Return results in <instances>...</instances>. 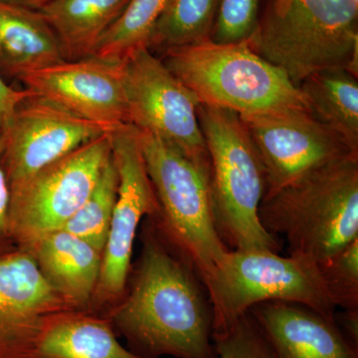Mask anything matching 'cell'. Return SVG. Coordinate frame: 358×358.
Masks as SVG:
<instances>
[{
	"mask_svg": "<svg viewBox=\"0 0 358 358\" xmlns=\"http://www.w3.org/2000/svg\"><path fill=\"white\" fill-rule=\"evenodd\" d=\"M114 131L32 95L21 103L4 131L2 160L9 187L20 185L85 143Z\"/></svg>",
	"mask_w": 358,
	"mask_h": 358,
	"instance_id": "7c38bea8",
	"label": "cell"
},
{
	"mask_svg": "<svg viewBox=\"0 0 358 358\" xmlns=\"http://www.w3.org/2000/svg\"><path fill=\"white\" fill-rule=\"evenodd\" d=\"M110 319L63 310L45 319L23 358H148L120 343Z\"/></svg>",
	"mask_w": 358,
	"mask_h": 358,
	"instance_id": "e0dca14e",
	"label": "cell"
},
{
	"mask_svg": "<svg viewBox=\"0 0 358 358\" xmlns=\"http://www.w3.org/2000/svg\"><path fill=\"white\" fill-rule=\"evenodd\" d=\"M275 358H358L334 320L299 303L266 301L250 310Z\"/></svg>",
	"mask_w": 358,
	"mask_h": 358,
	"instance_id": "9a60e30c",
	"label": "cell"
},
{
	"mask_svg": "<svg viewBox=\"0 0 358 358\" xmlns=\"http://www.w3.org/2000/svg\"><path fill=\"white\" fill-rule=\"evenodd\" d=\"M162 60L203 105L241 117L310 110L287 73L255 53L247 41L217 43L205 39L169 49Z\"/></svg>",
	"mask_w": 358,
	"mask_h": 358,
	"instance_id": "277c9868",
	"label": "cell"
},
{
	"mask_svg": "<svg viewBox=\"0 0 358 358\" xmlns=\"http://www.w3.org/2000/svg\"><path fill=\"white\" fill-rule=\"evenodd\" d=\"M169 0H129L99 42L93 57L122 64L148 42Z\"/></svg>",
	"mask_w": 358,
	"mask_h": 358,
	"instance_id": "7402d4cb",
	"label": "cell"
},
{
	"mask_svg": "<svg viewBox=\"0 0 358 358\" xmlns=\"http://www.w3.org/2000/svg\"><path fill=\"white\" fill-rule=\"evenodd\" d=\"M9 1L15 2V3L20 4V6L29 7V8L34 9V10H40L52 0H9Z\"/></svg>",
	"mask_w": 358,
	"mask_h": 358,
	"instance_id": "f546056e",
	"label": "cell"
},
{
	"mask_svg": "<svg viewBox=\"0 0 358 358\" xmlns=\"http://www.w3.org/2000/svg\"><path fill=\"white\" fill-rule=\"evenodd\" d=\"M63 310H71L30 252L0 255V358L24 357L45 319Z\"/></svg>",
	"mask_w": 358,
	"mask_h": 358,
	"instance_id": "5bb4252c",
	"label": "cell"
},
{
	"mask_svg": "<svg viewBox=\"0 0 358 358\" xmlns=\"http://www.w3.org/2000/svg\"><path fill=\"white\" fill-rule=\"evenodd\" d=\"M110 320L143 357L216 358L207 289L192 263L169 248L154 226L143 231L131 291Z\"/></svg>",
	"mask_w": 358,
	"mask_h": 358,
	"instance_id": "6da1fadb",
	"label": "cell"
},
{
	"mask_svg": "<svg viewBox=\"0 0 358 358\" xmlns=\"http://www.w3.org/2000/svg\"><path fill=\"white\" fill-rule=\"evenodd\" d=\"M33 95L27 89L9 86L0 74V129L6 131L21 103Z\"/></svg>",
	"mask_w": 358,
	"mask_h": 358,
	"instance_id": "83f0119b",
	"label": "cell"
},
{
	"mask_svg": "<svg viewBox=\"0 0 358 358\" xmlns=\"http://www.w3.org/2000/svg\"><path fill=\"white\" fill-rule=\"evenodd\" d=\"M128 122L203 166H210L197 117L199 99L147 47L122 62Z\"/></svg>",
	"mask_w": 358,
	"mask_h": 358,
	"instance_id": "9c48e42d",
	"label": "cell"
},
{
	"mask_svg": "<svg viewBox=\"0 0 358 358\" xmlns=\"http://www.w3.org/2000/svg\"><path fill=\"white\" fill-rule=\"evenodd\" d=\"M334 322L345 338L358 348V310H336Z\"/></svg>",
	"mask_w": 358,
	"mask_h": 358,
	"instance_id": "f1b7e54d",
	"label": "cell"
},
{
	"mask_svg": "<svg viewBox=\"0 0 358 358\" xmlns=\"http://www.w3.org/2000/svg\"><path fill=\"white\" fill-rule=\"evenodd\" d=\"M18 81L33 95L82 119L113 129L129 124L122 63L96 57L65 61L28 73Z\"/></svg>",
	"mask_w": 358,
	"mask_h": 358,
	"instance_id": "4fadbf2b",
	"label": "cell"
},
{
	"mask_svg": "<svg viewBox=\"0 0 358 358\" xmlns=\"http://www.w3.org/2000/svg\"><path fill=\"white\" fill-rule=\"evenodd\" d=\"M110 154V133L105 134L10 187L13 243L26 249L62 229L93 192Z\"/></svg>",
	"mask_w": 358,
	"mask_h": 358,
	"instance_id": "ba28073f",
	"label": "cell"
},
{
	"mask_svg": "<svg viewBox=\"0 0 358 358\" xmlns=\"http://www.w3.org/2000/svg\"><path fill=\"white\" fill-rule=\"evenodd\" d=\"M55 32L39 10L0 0V74L21 77L65 62Z\"/></svg>",
	"mask_w": 358,
	"mask_h": 358,
	"instance_id": "ac0fdd59",
	"label": "cell"
},
{
	"mask_svg": "<svg viewBox=\"0 0 358 358\" xmlns=\"http://www.w3.org/2000/svg\"><path fill=\"white\" fill-rule=\"evenodd\" d=\"M110 145L119 185L100 279L94 294L101 303L120 300L124 294L138 226L145 216L155 217L159 211L145 166L140 131L131 124H124L110 133Z\"/></svg>",
	"mask_w": 358,
	"mask_h": 358,
	"instance_id": "30bf717a",
	"label": "cell"
},
{
	"mask_svg": "<svg viewBox=\"0 0 358 358\" xmlns=\"http://www.w3.org/2000/svg\"><path fill=\"white\" fill-rule=\"evenodd\" d=\"M129 0H52L40 13L60 42L66 61L93 57L103 34Z\"/></svg>",
	"mask_w": 358,
	"mask_h": 358,
	"instance_id": "d6986e66",
	"label": "cell"
},
{
	"mask_svg": "<svg viewBox=\"0 0 358 358\" xmlns=\"http://www.w3.org/2000/svg\"><path fill=\"white\" fill-rule=\"evenodd\" d=\"M259 217L289 255L320 264L358 239V155L324 164L264 196Z\"/></svg>",
	"mask_w": 358,
	"mask_h": 358,
	"instance_id": "7a4b0ae2",
	"label": "cell"
},
{
	"mask_svg": "<svg viewBox=\"0 0 358 358\" xmlns=\"http://www.w3.org/2000/svg\"><path fill=\"white\" fill-rule=\"evenodd\" d=\"M220 0H169L148 42L166 52L210 38Z\"/></svg>",
	"mask_w": 358,
	"mask_h": 358,
	"instance_id": "44dd1931",
	"label": "cell"
},
{
	"mask_svg": "<svg viewBox=\"0 0 358 358\" xmlns=\"http://www.w3.org/2000/svg\"><path fill=\"white\" fill-rule=\"evenodd\" d=\"M216 358H275L274 352L251 313L212 336Z\"/></svg>",
	"mask_w": 358,
	"mask_h": 358,
	"instance_id": "d4e9b609",
	"label": "cell"
},
{
	"mask_svg": "<svg viewBox=\"0 0 358 358\" xmlns=\"http://www.w3.org/2000/svg\"><path fill=\"white\" fill-rule=\"evenodd\" d=\"M140 138L159 203L157 228L192 263L208 293L230 250L214 222L210 166L188 159L152 134L140 131Z\"/></svg>",
	"mask_w": 358,
	"mask_h": 358,
	"instance_id": "8992f818",
	"label": "cell"
},
{
	"mask_svg": "<svg viewBox=\"0 0 358 358\" xmlns=\"http://www.w3.org/2000/svg\"><path fill=\"white\" fill-rule=\"evenodd\" d=\"M286 1L287 0H270V3L266 9L267 10H275V9L280 8Z\"/></svg>",
	"mask_w": 358,
	"mask_h": 358,
	"instance_id": "4dcf8cb0",
	"label": "cell"
},
{
	"mask_svg": "<svg viewBox=\"0 0 358 358\" xmlns=\"http://www.w3.org/2000/svg\"><path fill=\"white\" fill-rule=\"evenodd\" d=\"M24 250L70 310L88 307L100 279L102 252L64 229L45 235Z\"/></svg>",
	"mask_w": 358,
	"mask_h": 358,
	"instance_id": "2e32d148",
	"label": "cell"
},
{
	"mask_svg": "<svg viewBox=\"0 0 358 358\" xmlns=\"http://www.w3.org/2000/svg\"><path fill=\"white\" fill-rule=\"evenodd\" d=\"M299 88L313 117L358 152V77L339 68L322 70L306 78Z\"/></svg>",
	"mask_w": 358,
	"mask_h": 358,
	"instance_id": "ffe728a7",
	"label": "cell"
},
{
	"mask_svg": "<svg viewBox=\"0 0 358 358\" xmlns=\"http://www.w3.org/2000/svg\"><path fill=\"white\" fill-rule=\"evenodd\" d=\"M320 267L336 308L358 310V239Z\"/></svg>",
	"mask_w": 358,
	"mask_h": 358,
	"instance_id": "cb8c5ba5",
	"label": "cell"
},
{
	"mask_svg": "<svg viewBox=\"0 0 358 358\" xmlns=\"http://www.w3.org/2000/svg\"><path fill=\"white\" fill-rule=\"evenodd\" d=\"M4 131L0 129V255L8 251L6 247L13 243L9 224L10 187L3 166Z\"/></svg>",
	"mask_w": 358,
	"mask_h": 358,
	"instance_id": "4316f807",
	"label": "cell"
},
{
	"mask_svg": "<svg viewBox=\"0 0 358 358\" xmlns=\"http://www.w3.org/2000/svg\"><path fill=\"white\" fill-rule=\"evenodd\" d=\"M241 119L262 162L267 181L265 195L324 164L358 155L310 110L242 115Z\"/></svg>",
	"mask_w": 358,
	"mask_h": 358,
	"instance_id": "8fae6325",
	"label": "cell"
},
{
	"mask_svg": "<svg viewBox=\"0 0 358 358\" xmlns=\"http://www.w3.org/2000/svg\"><path fill=\"white\" fill-rule=\"evenodd\" d=\"M119 176L112 154L89 199L62 229L86 240L103 253L117 199Z\"/></svg>",
	"mask_w": 358,
	"mask_h": 358,
	"instance_id": "603a6c76",
	"label": "cell"
},
{
	"mask_svg": "<svg viewBox=\"0 0 358 358\" xmlns=\"http://www.w3.org/2000/svg\"><path fill=\"white\" fill-rule=\"evenodd\" d=\"M197 117L210 164V195L219 236L230 250L281 252L264 228L259 208L267 190L265 171L241 117L200 103Z\"/></svg>",
	"mask_w": 358,
	"mask_h": 358,
	"instance_id": "3957f363",
	"label": "cell"
},
{
	"mask_svg": "<svg viewBox=\"0 0 358 358\" xmlns=\"http://www.w3.org/2000/svg\"><path fill=\"white\" fill-rule=\"evenodd\" d=\"M358 0H287L259 18L247 43L296 87L319 71L358 77Z\"/></svg>",
	"mask_w": 358,
	"mask_h": 358,
	"instance_id": "5b68a950",
	"label": "cell"
},
{
	"mask_svg": "<svg viewBox=\"0 0 358 358\" xmlns=\"http://www.w3.org/2000/svg\"><path fill=\"white\" fill-rule=\"evenodd\" d=\"M260 0H220L210 39L217 43L248 41L259 22Z\"/></svg>",
	"mask_w": 358,
	"mask_h": 358,
	"instance_id": "484cf974",
	"label": "cell"
},
{
	"mask_svg": "<svg viewBox=\"0 0 358 358\" xmlns=\"http://www.w3.org/2000/svg\"><path fill=\"white\" fill-rule=\"evenodd\" d=\"M208 296L213 334L266 301L299 303L329 320L338 310L319 264L308 257L282 256L265 249L229 250Z\"/></svg>",
	"mask_w": 358,
	"mask_h": 358,
	"instance_id": "52a82bcc",
	"label": "cell"
}]
</instances>
